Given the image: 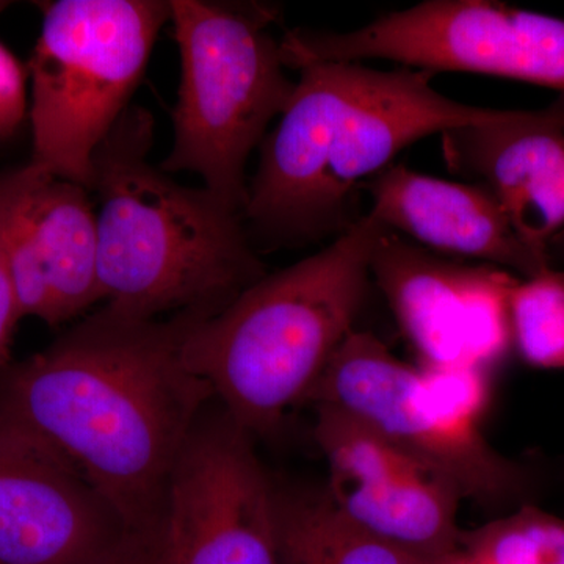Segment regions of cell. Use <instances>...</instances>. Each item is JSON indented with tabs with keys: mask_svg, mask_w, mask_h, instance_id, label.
Segmentation results:
<instances>
[{
	"mask_svg": "<svg viewBox=\"0 0 564 564\" xmlns=\"http://www.w3.org/2000/svg\"><path fill=\"white\" fill-rule=\"evenodd\" d=\"M191 321L95 311L0 369V430L68 464L132 532L158 529L174 466L214 402L182 355Z\"/></svg>",
	"mask_w": 564,
	"mask_h": 564,
	"instance_id": "6da1fadb",
	"label": "cell"
},
{
	"mask_svg": "<svg viewBox=\"0 0 564 564\" xmlns=\"http://www.w3.org/2000/svg\"><path fill=\"white\" fill-rule=\"evenodd\" d=\"M299 70L248 185L245 220L273 242L339 237L361 218L355 203L362 185L404 148L514 113L454 101L433 87V73L408 66L322 62Z\"/></svg>",
	"mask_w": 564,
	"mask_h": 564,
	"instance_id": "7a4b0ae2",
	"label": "cell"
},
{
	"mask_svg": "<svg viewBox=\"0 0 564 564\" xmlns=\"http://www.w3.org/2000/svg\"><path fill=\"white\" fill-rule=\"evenodd\" d=\"M152 132L150 111L129 107L93 155L104 306L140 321H206L265 276V263L242 212L148 161Z\"/></svg>",
	"mask_w": 564,
	"mask_h": 564,
	"instance_id": "3957f363",
	"label": "cell"
},
{
	"mask_svg": "<svg viewBox=\"0 0 564 564\" xmlns=\"http://www.w3.org/2000/svg\"><path fill=\"white\" fill-rule=\"evenodd\" d=\"M381 231L362 215L332 245L267 273L221 313L188 322L185 362L254 440L280 430L355 332Z\"/></svg>",
	"mask_w": 564,
	"mask_h": 564,
	"instance_id": "277c9868",
	"label": "cell"
},
{
	"mask_svg": "<svg viewBox=\"0 0 564 564\" xmlns=\"http://www.w3.org/2000/svg\"><path fill=\"white\" fill-rule=\"evenodd\" d=\"M170 9L181 85L162 172L198 174L207 191L245 215L248 158L295 90L272 33L280 9L203 0H172Z\"/></svg>",
	"mask_w": 564,
	"mask_h": 564,
	"instance_id": "5b68a950",
	"label": "cell"
},
{
	"mask_svg": "<svg viewBox=\"0 0 564 564\" xmlns=\"http://www.w3.org/2000/svg\"><path fill=\"white\" fill-rule=\"evenodd\" d=\"M170 17L161 0L44 3L28 69L31 165L91 192L93 155L129 109Z\"/></svg>",
	"mask_w": 564,
	"mask_h": 564,
	"instance_id": "8992f818",
	"label": "cell"
},
{
	"mask_svg": "<svg viewBox=\"0 0 564 564\" xmlns=\"http://www.w3.org/2000/svg\"><path fill=\"white\" fill-rule=\"evenodd\" d=\"M282 62L389 61L408 68L486 74L564 93V20L492 0H425L348 32L295 29Z\"/></svg>",
	"mask_w": 564,
	"mask_h": 564,
	"instance_id": "52a82bcc",
	"label": "cell"
},
{
	"mask_svg": "<svg viewBox=\"0 0 564 564\" xmlns=\"http://www.w3.org/2000/svg\"><path fill=\"white\" fill-rule=\"evenodd\" d=\"M303 404H328L383 434L408 454L447 475L484 507L532 503V470L497 454L480 429L440 410L422 369L400 361L383 340L352 332Z\"/></svg>",
	"mask_w": 564,
	"mask_h": 564,
	"instance_id": "ba28073f",
	"label": "cell"
},
{
	"mask_svg": "<svg viewBox=\"0 0 564 564\" xmlns=\"http://www.w3.org/2000/svg\"><path fill=\"white\" fill-rule=\"evenodd\" d=\"M254 437L217 402L174 466L159 522V564H281L276 485Z\"/></svg>",
	"mask_w": 564,
	"mask_h": 564,
	"instance_id": "9c48e42d",
	"label": "cell"
},
{
	"mask_svg": "<svg viewBox=\"0 0 564 564\" xmlns=\"http://www.w3.org/2000/svg\"><path fill=\"white\" fill-rule=\"evenodd\" d=\"M370 276L423 366L489 370L513 345L511 293L521 278L507 270L452 261L383 226Z\"/></svg>",
	"mask_w": 564,
	"mask_h": 564,
	"instance_id": "30bf717a",
	"label": "cell"
},
{
	"mask_svg": "<svg viewBox=\"0 0 564 564\" xmlns=\"http://www.w3.org/2000/svg\"><path fill=\"white\" fill-rule=\"evenodd\" d=\"M313 410V437L329 470L326 492L352 524L415 554L462 552L463 494L447 475L343 410Z\"/></svg>",
	"mask_w": 564,
	"mask_h": 564,
	"instance_id": "8fae6325",
	"label": "cell"
},
{
	"mask_svg": "<svg viewBox=\"0 0 564 564\" xmlns=\"http://www.w3.org/2000/svg\"><path fill=\"white\" fill-rule=\"evenodd\" d=\"M2 240L21 317L50 326L102 302L90 192L28 163L3 173Z\"/></svg>",
	"mask_w": 564,
	"mask_h": 564,
	"instance_id": "7c38bea8",
	"label": "cell"
},
{
	"mask_svg": "<svg viewBox=\"0 0 564 564\" xmlns=\"http://www.w3.org/2000/svg\"><path fill=\"white\" fill-rule=\"evenodd\" d=\"M131 533L68 464L0 430V564H107Z\"/></svg>",
	"mask_w": 564,
	"mask_h": 564,
	"instance_id": "4fadbf2b",
	"label": "cell"
},
{
	"mask_svg": "<svg viewBox=\"0 0 564 564\" xmlns=\"http://www.w3.org/2000/svg\"><path fill=\"white\" fill-rule=\"evenodd\" d=\"M361 191L372 202L369 217L437 254L484 261L521 280L560 265L555 237L545 247L530 243L484 185L440 180L392 163Z\"/></svg>",
	"mask_w": 564,
	"mask_h": 564,
	"instance_id": "5bb4252c",
	"label": "cell"
},
{
	"mask_svg": "<svg viewBox=\"0 0 564 564\" xmlns=\"http://www.w3.org/2000/svg\"><path fill=\"white\" fill-rule=\"evenodd\" d=\"M441 137L448 169L488 188L530 243L554 239L564 226V93L545 109Z\"/></svg>",
	"mask_w": 564,
	"mask_h": 564,
	"instance_id": "9a60e30c",
	"label": "cell"
},
{
	"mask_svg": "<svg viewBox=\"0 0 564 564\" xmlns=\"http://www.w3.org/2000/svg\"><path fill=\"white\" fill-rule=\"evenodd\" d=\"M281 564H452L389 543L352 524L326 489L276 486Z\"/></svg>",
	"mask_w": 564,
	"mask_h": 564,
	"instance_id": "2e32d148",
	"label": "cell"
},
{
	"mask_svg": "<svg viewBox=\"0 0 564 564\" xmlns=\"http://www.w3.org/2000/svg\"><path fill=\"white\" fill-rule=\"evenodd\" d=\"M459 549L477 564H564V518L525 503L462 533Z\"/></svg>",
	"mask_w": 564,
	"mask_h": 564,
	"instance_id": "e0dca14e",
	"label": "cell"
},
{
	"mask_svg": "<svg viewBox=\"0 0 564 564\" xmlns=\"http://www.w3.org/2000/svg\"><path fill=\"white\" fill-rule=\"evenodd\" d=\"M511 326L527 364L564 369V267L519 280L511 293Z\"/></svg>",
	"mask_w": 564,
	"mask_h": 564,
	"instance_id": "ac0fdd59",
	"label": "cell"
},
{
	"mask_svg": "<svg viewBox=\"0 0 564 564\" xmlns=\"http://www.w3.org/2000/svg\"><path fill=\"white\" fill-rule=\"evenodd\" d=\"M28 109L25 73L17 58L0 44V139L11 135Z\"/></svg>",
	"mask_w": 564,
	"mask_h": 564,
	"instance_id": "d6986e66",
	"label": "cell"
},
{
	"mask_svg": "<svg viewBox=\"0 0 564 564\" xmlns=\"http://www.w3.org/2000/svg\"><path fill=\"white\" fill-rule=\"evenodd\" d=\"M3 193H6V181H3V174H0V369L13 361L11 359V344H13V334L18 322L22 318L13 282H11L6 250H3Z\"/></svg>",
	"mask_w": 564,
	"mask_h": 564,
	"instance_id": "ffe728a7",
	"label": "cell"
},
{
	"mask_svg": "<svg viewBox=\"0 0 564 564\" xmlns=\"http://www.w3.org/2000/svg\"><path fill=\"white\" fill-rule=\"evenodd\" d=\"M107 564H159V527L132 532Z\"/></svg>",
	"mask_w": 564,
	"mask_h": 564,
	"instance_id": "44dd1931",
	"label": "cell"
},
{
	"mask_svg": "<svg viewBox=\"0 0 564 564\" xmlns=\"http://www.w3.org/2000/svg\"><path fill=\"white\" fill-rule=\"evenodd\" d=\"M452 564H477V563H474V562H470L469 558H467L466 555H463V552L462 554H459L458 556H456V560L454 563Z\"/></svg>",
	"mask_w": 564,
	"mask_h": 564,
	"instance_id": "7402d4cb",
	"label": "cell"
}]
</instances>
